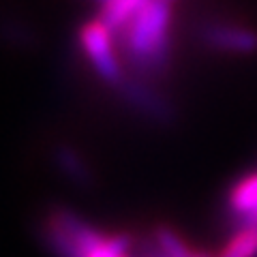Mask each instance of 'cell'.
Returning a JSON list of instances; mask_svg holds the SVG:
<instances>
[{
    "label": "cell",
    "mask_w": 257,
    "mask_h": 257,
    "mask_svg": "<svg viewBox=\"0 0 257 257\" xmlns=\"http://www.w3.org/2000/svg\"><path fill=\"white\" fill-rule=\"evenodd\" d=\"M118 90L122 92L124 101L135 105L144 116L155 118V120H170L172 118V105L150 84H146V79L126 77Z\"/></svg>",
    "instance_id": "5b68a950"
},
{
    "label": "cell",
    "mask_w": 257,
    "mask_h": 257,
    "mask_svg": "<svg viewBox=\"0 0 257 257\" xmlns=\"http://www.w3.org/2000/svg\"><path fill=\"white\" fill-rule=\"evenodd\" d=\"M148 0H107L101 9V18L111 30H122L128 20L138 13Z\"/></svg>",
    "instance_id": "52a82bcc"
},
{
    "label": "cell",
    "mask_w": 257,
    "mask_h": 257,
    "mask_svg": "<svg viewBox=\"0 0 257 257\" xmlns=\"http://www.w3.org/2000/svg\"><path fill=\"white\" fill-rule=\"evenodd\" d=\"M105 3H107V0H103V5H105Z\"/></svg>",
    "instance_id": "9c48e42d"
},
{
    "label": "cell",
    "mask_w": 257,
    "mask_h": 257,
    "mask_svg": "<svg viewBox=\"0 0 257 257\" xmlns=\"http://www.w3.org/2000/svg\"><path fill=\"white\" fill-rule=\"evenodd\" d=\"M56 161H58V167L69 174V178L77 182V184H90V170H88L84 157L79 155L77 150H73L71 146H58L56 148Z\"/></svg>",
    "instance_id": "ba28073f"
},
{
    "label": "cell",
    "mask_w": 257,
    "mask_h": 257,
    "mask_svg": "<svg viewBox=\"0 0 257 257\" xmlns=\"http://www.w3.org/2000/svg\"><path fill=\"white\" fill-rule=\"evenodd\" d=\"M214 257H257V225L231 227V236Z\"/></svg>",
    "instance_id": "8992f818"
},
{
    "label": "cell",
    "mask_w": 257,
    "mask_h": 257,
    "mask_svg": "<svg viewBox=\"0 0 257 257\" xmlns=\"http://www.w3.org/2000/svg\"><path fill=\"white\" fill-rule=\"evenodd\" d=\"M202 39L210 50L223 54H255L257 52V28L234 20H210L204 24Z\"/></svg>",
    "instance_id": "277c9868"
},
{
    "label": "cell",
    "mask_w": 257,
    "mask_h": 257,
    "mask_svg": "<svg viewBox=\"0 0 257 257\" xmlns=\"http://www.w3.org/2000/svg\"><path fill=\"white\" fill-rule=\"evenodd\" d=\"M43 238L56 257H88L107 234L86 223L75 212L58 208L45 216Z\"/></svg>",
    "instance_id": "7a4b0ae2"
},
{
    "label": "cell",
    "mask_w": 257,
    "mask_h": 257,
    "mask_svg": "<svg viewBox=\"0 0 257 257\" xmlns=\"http://www.w3.org/2000/svg\"><path fill=\"white\" fill-rule=\"evenodd\" d=\"M167 3H172V0H167Z\"/></svg>",
    "instance_id": "30bf717a"
},
{
    "label": "cell",
    "mask_w": 257,
    "mask_h": 257,
    "mask_svg": "<svg viewBox=\"0 0 257 257\" xmlns=\"http://www.w3.org/2000/svg\"><path fill=\"white\" fill-rule=\"evenodd\" d=\"M120 32L124 60L140 79L165 73L172 60V3L148 0Z\"/></svg>",
    "instance_id": "6da1fadb"
},
{
    "label": "cell",
    "mask_w": 257,
    "mask_h": 257,
    "mask_svg": "<svg viewBox=\"0 0 257 257\" xmlns=\"http://www.w3.org/2000/svg\"><path fill=\"white\" fill-rule=\"evenodd\" d=\"M79 45L88 56V62L103 82L111 88H120L126 79L122 62L114 47V30L103 20H92L79 30Z\"/></svg>",
    "instance_id": "3957f363"
}]
</instances>
